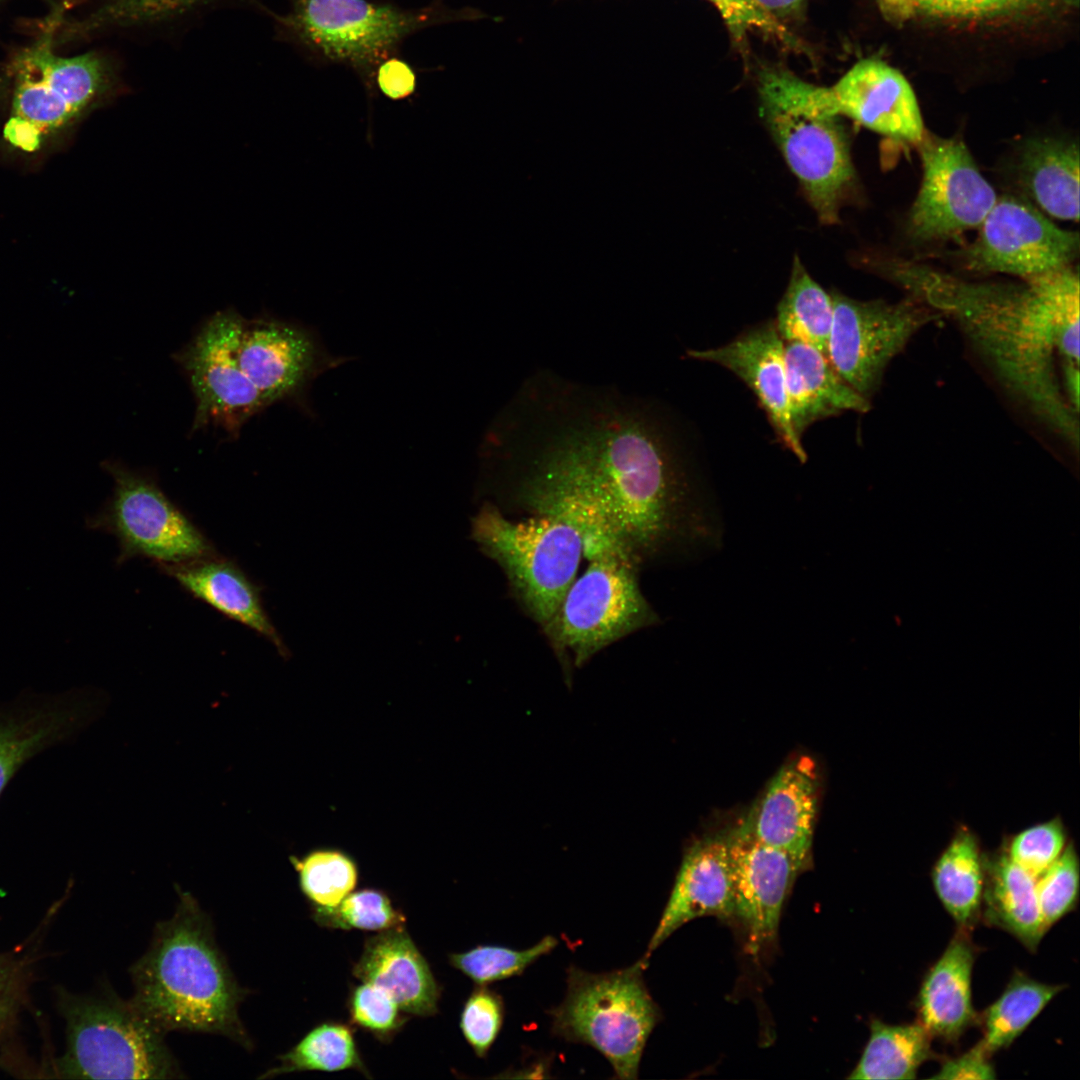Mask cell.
<instances>
[{"label": "cell", "mask_w": 1080, "mask_h": 1080, "mask_svg": "<svg viewBox=\"0 0 1080 1080\" xmlns=\"http://www.w3.org/2000/svg\"><path fill=\"white\" fill-rule=\"evenodd\" d=\"M984 870L981 918L1035 952L1047 932L1037 900L1036 879L1006 853L984 860Z\"/></svg>", "instance_id": "obj_28"}, {"label": "cell", "mask_w": 1080, "mask_h": 1080, "mask_svg": "<svg viewBox=\"0 0 1080 1080\" xmlns=\"http://www.w3.org/2000/svg\"><path fill=\"white\" fill-rule=\"evenodd\" d=\"M575 431L638 566L710 536L683 446L654 405L597 387L579 401Z\"/></svg>", "instance_id": "obj_2"}, {"label": "cell", "mask_w": 1080, "mask_h": 1080, "mask_svg": "<svg viewBox=\"0 0 1080 1080\" xmlns=\"http://www.w3.org/2000/svg\"><path fill=\"white\" fill-rule=\"evenodd\" d=\"M102 467L113 479L112 495L85 524L117 539L118 563L144 557L162 566L215 555L207 537L150 475L114 460Z\"/></svg>", "instance_id": "obj_11"}, {"label": "cell", "mask_w": 1080, "mask_h": 1080, "mask_svg": "<svg viewBox=\"0 0 1080 1080\" xmlns=\"http://www.w3.org/2000/svg\"><path fill=\"white\" fill-rule=\"evenodd\" d=\"M734 891L726 837L697 841L684 855L644 958L685 923L702 916L734 917Z\"/></svg>", "instance_id": "obj_21"}, {"label": "cell", "mask_w": 1080, "mask_h": 1080, "mask_svg": "<svg viewBox=\"0 0 1080 1080\" xmlns=\"http://www.w3.org/2000/svg\"><path fill=\"white\" fill-rule=\"evenodd\" d=\"M1035 888L1044 927L1048 931L1078 903L1079 860L1072 843L1065 846L1061 855L1036 879Z\"/></svg>", "instance_id": "obj_39"}, {"label": "cell", "mask_w": 1080, "mask_h": 1080, "mask_svg": "<svg viewBox=\"0 0 1080 1080\" xmlns=\"http://www.w3.org/2000/svg\"><path fill=\"white\" fill-rule=\"evenodd\" d=\"M830 90L842 116L883 136L917 145L926 131L912 86L882 60L858 61Z\"/></svg>", "instance_id": "obj_20"}, {"label": "cell", "mask_w": 1080, "mask_h": 1080, "mask_svg": "<svg viewBox=\"0 0 1080 1080\" xmlns=\"http://www.w3.org/2000/svg\"><path fill=\"white\" fill-rule=\"evenodd\" d=\"M352 972L361 982L385 991L404 1013L431 1016L438 1012L440 987L403 926L368 937Z\"/></svg>", "instance_id": "obj_23"}, {"label": "cell", "mask_w": 1080, "mask_h": 1080, "mask_svg": "<svg viewBox=\"0 0 1080 1080\" xmlns=\"http://www.w3.org/2000/svg\"><path fill=\"white\" fill-rule=\"evenodd\" d=\"M1064 2H1065V3H1068V4H1070V5H1073V4L1077 5V3H1078V0H1064Z\"/></svg>", "instance_id": "obj_49"}, {"label": "cell", "mask_w": 1080, "mask_h": 1080, "mask_svg": "<svg viewBox=\"0 0 1080 1080\" xmlns=\"http://www.w3.org/2000/svg\"><path fill=\"white\" fill-rule=\"evenodd\" d=\"M785 368L790 420L800 439L816 421L871 408L870 401L838 375L827 356L810 345L785 343Z\"/></svg>", "instance_id": "obj_26"}, {"label": "cell", "mask_w": 1080, "mask_h": 1080, "mask_svg": "<svg viewBox=\"0 0 1080 1080\" xmlns=\"http://www.w3.org/2000/svg\"><path fill=\"white\" fill-rule=\"evenodd\" d=\"M833 300L794 257L789 283L777 305L776 329L784 341L810 345L827 356Z\"/></svg>", "instance_id": "obj_32"}, {"label": "cell", "mask_w": 1080, "mask_h": 1080, "mask_svg": "<svg viewBox=\"0 0 1080 1080\" xmlns=\"http://www.w3.org/2000/svg\"><path fill=\"white\" fill-rule=\"evenodd\" d=\"M687 354L723 366L738 376L755 394L782 445L801 462L806 461L807 454L790 420L785 343L774 321L749 328L724 346L689 350Z\"/></svg>", "instance_id": "obj_19"}, {"label": "cell", "mask_w": 1080, "mask_h": 1080, "mask_svg": "<svg viewBox=\"0 0 1080 1080\" xmlns=\"http://www.w3.org/2000/svg\"><path fill=\"white\" fill-rule=\"evenodd\" d=\"M160 567L192 596L265 637L283 657L288 655L264 608L258 587L233 561L215 554Z\"/></svg>", "instance_id": "obj_25"}, {"label": "cell", "mask_w": 1080, "mask_h": 1080, "mask_svg": "<svg viewBox=\"0 0 1080 1080\" xmlns=\"http://www.w3.org/2000/svg\"><path fill=\"white\" fill-rule=\"evenodd\" d=\"M375 87L390 100L408 99L416 92V71L400 54L388 56L376 68Z\"/></svg>", "instance_id": "obj_44"}, {"label": "cell", "mask_w": 1080, "mask_h": 1080, "mask_svg": "<svg viewBox=\"0 0 1080 1080\" xmlns=\"http://www.w3.org/2000/svg\"><path fill=\"white\" fill-rule=\"evenodd\" d=\"M59 10L44 33L18 50L8 66L12 80L4 138L14 148L35 152L47 139L119 95V65L101 51L71 57L54 51Z\"/></svg>", "instance_id": "obj_6"}, {"label": "cell", "mask_w": 1080, "mask_h": 1080, "mask_svg": "<svg viewBox=\"0 0 1080 1080\" xmlns=\"http://www.w3.org/2000/svg\"><path fill=\"white\" fill-rule=\"evenodd\" d=\"M931 1039L918 1022L891 1025L874 1019L868 1042L848 1079H914L918 1068L935 1057Z\"/></svg>", "instance_id": "obj_31"}, {"label": "cell", "mask_w": 1080, "mask_h": 1080, "mask_svg": "<svg viewBox=\"0 0 1080 1080\" xmlns=\"http://www.w3.org/2000/svg\"><path fill=\"white\" fill-rule=\"evenodd\" d=\"M1023 198L1052 217L1079 219V149L1064 138L1038 136L1020 147L1015 165Z\"/></svg>", "instance_id": "obj_27"}, {"label": "cell", "mask_w": 1080, "mask_h": 1080, "mask_svg": "<svg viewBox=\"0 0 1080 1080\" xmlns=\"http://www.w3.org/2000/svg\"><path fill=\"white\" fill-rule=\"evenodd\" d=\"M471 538L499 565L516 600L543 629L576 578L583 555L578 533L546 516L511 520L485 502L471 520Z\"/></svg>", "instance_id": "obj_8"}, {"label": "cell", "mask_w": 1080, "mask_h": 1080, "mask_svg": "<svg viewBox=\"0 0 1080 1080\" xmlns=\"http://www.w3.org/2000/svg\"><path fill=\"white\" fill-rule=\"evenodd\" d=\"M11 975V967L7 960L0 957V991L8 984Z\"/></svg>", "instance_id": "obj_47"}, {"label": "cell", "mask_w": 1080, "mask_h": 1080, "mask_svg": "<svg viewBox=\"0 0 1080 1080\" xmlns=\"http://www.w3.org/2000/svg\"><path fill=\"white\" fill-rule=\"evenodd\" d=\"M505 1018L500 994L487 985H477L466 999L460 1014V1029L475 1054L484 1058L496 1041Z\"/></svg>", "instance_id": "obj_40"}, {"label": "cell", "mask_w": 1080, "mask_h": 1080, "mask_svg": "<svg viewBox=\"0 0 1080 1080\" xmlns=\"http://www.w3.org/2000/svg\"><path fill=\"white\" fill-rule=\"evenodd\" d=\"M178 893L173 916L157 923L146 953L129 969L134 986L129 1001L163 1034H220L251 1049L238 1013L247 990L219 949L208 914L190 893Z\"/></svg>", "instance_id": "obj_3"}, {"label": "cell", "mask_w": 1080, "mask_h": 1080, "mask_svg": "<svg viewBox=\"0 0 1080 1080\" xmlns=\"http://www.w3.org/2000/svg\"><path fill=\"white\" fill-rule=\"evenodd\" d=\"M917 146L923 178L909 214L911 236L941 241L979 227L998 197L964 142L925 131Z\"/></svg>", "instance_id": "obj_14"}, {"label": "cell", "mask_w": 1080, "mask_h": 1080, "mask_svg": "<svg viewBox=\"0 0 1080 1080\" xmlns=\"http://www.w3.org/2000/svg\"><path fill=\"white\" fill-rule=\"evenodd\" d=\"M833 319L827 358L838 375L871 400L892 360L922 328L943 315L919 298L860 301L831 292Z\"/></svg>", "instance_id": "obj_12"}, {"label": "cell", "mask_w": 1080, "mask_h": 1080, "mask_svg": "<svg viewBox=\"0 0 1080 1080\" xmlns=\"http://www.w3.org/2000/svg\"><path fill=\"white\" fill-rule=\"evenodd\" d=\"M311 910L313 920L330 929L380 932L402 927L406 920L385 892L372 888L352 891L336 906Z\"/></svg>", "instance_id": "obj_38"}, {"label": "cell", "mask_w": 1080, "mask_h": 1080, "mask_svg": "<svg viewBox=\"0 0 1080 1080\" xmlns=\"http://www.w3.org/2000/svg\"><path fill=\"white\" fill-rule=\"evenodd\" d=\"M558 940L551 935L526 949L498 945H478L462 953L449 955L450 964L477 985L520 976L541 957L551 953Z\"/></svg>", "instance_id": "obj_37"}, {"label": "cell", "mask_w": 1080, "mask_h": 1080, "mask_svg": "<svg viewBox=\"0 0 1080 1080\" xmlns=\"http://www.w3.org/2000/svg\"><path fill=\"white\" fill-rule=\"evenodd\" d=\"M223 0H104L87 17L68 23L58 38L74 40L112 29L159 27L191 16Z\"/></svg>", "instance_id": "obj_34"}, {"label": "cell", "mask_w": 1080, "mask_h": 1080, "mask_svg": "<svg viewBox=\"0 0 1080 1080\" xmlns=\"http://www.w3.org/2000/svg\"><path fill=\"white\" fill-rule=\"evenodd\" d=\"M876 3L882 16L895 25L986 26L1048 16L1060 0H876Z\"/></svg>", "instance_id": "obj_29"}, {"label": "cell", "mask_w": 1080, "mask_h": 1080, "mask_svg": "<svg viewBox=\"0 0 1080 1080\" xmlns=\"http://www.w3.org/2000/svg\"><path fill=\"white\" fill-rule=\"evenodd\" d=\"M12 1009V999L5 997L0 1001V1030L3 1027L8 1015Z\"/></svg>", "instance_id": "obj_48"}, {"label": "cell", "mask_w": 1080, "mask_h": 1080, "mask_svg": "<svg viewBox=\"0 0 1080 1080\" xmlns=\"http://www.w3.org/2000/svg\"><path fill=\"white\" fill-rule=\"evenodd\" d=\"M1066 834L1058 819L1031 826L1011 840L1007 856L1037 879L1063 852Z\"/></svg>", "instance_id": "obj_42"}, {"label": "cell", "mask_w": 1080, "mask_h": 1080, "mask_svg": "<svg viewBox=\"0 0 1080 1080\" xmlns=\"http://www.w3.org/2000/svg\"><path fill=\"white\" fill-rule=\"evenodd\" d=\"M984 857L978 841L967 829L959 830L937 859L932 883L943 907L961 929H971L981 918Z\"/></svg>", "instance_id": "obj_30"}, {"label": "cell", "mask_w": 1080, "mask_h": 1080, "mask_svg": "<svg viewBox=\"0 0 1080 1080\" xmlns=\"http://www.w3.org/2000/svg\"><path fill=\"white\" fill-rule=\"evenodd\" d=\"M298 884L312 906L333 907L357 885L359 869L354 858L338 848H316L291 856Z\"/></svg>", "instance_id": "obj_36"}, {"label": "cell", "mask_w": 1080, "mask_h": 1080, "mask_svg": "<svg viewBox=\"0 0 1080 1080\" xmlns=\"http://www.w3.org/2000/svg\"><path fill=\"white\" fill-rule=\"evenodd\" d=\"M964 251L966 268L1027 279L1071 266L1079 253L1077 232L1054 224L1021 196L1003 195Z\"/></svg>", "instance_id": "obj_15"}, {"label": "cell", "mask_w": 1080, "mask_h": 1080, "mask_svg": "<svg viewBox=\"0 0 1080 1080\" xmlns=\"http://www.w3.org/2000/svg\"><path fill=\"white\" fill-rule=\"evenodd\" d=\"M707 1L719 11L735 38L741 39L748 30H760L791 48H802L798 39L781 21L762 10L752 0Z\"/></svg>", "instance_id": "obj_43"}, {"label": "cell", "mask_w": 1080, "mask_h": 1080, "mask_svg": "<svg viewBox=\"0 0 1080 1080\" xmlns=\"http://www.w3.org/2000/svg\"><path fill=\"white\" fill-rule=\"evenodd\" d=\"M238 357L266 407L304 402L317 377L346 361L331 354L311 329L274 318L245 319Z\"/></svg>", "instance_id": "obj_16"}, {"label": "cell", "mask_w": 1080, "mask_h": 1080, "mask_svg": "<svg viewBox=\"0 0 1080 1080\" xmlns=\"http://www.w3.org/2000/svg\"><path fill=\"white\" fill-rule=\"evenodd\" d=\"M244 323L233 309L219 311L176 353L195 397L193 432L213 424L236 437L253 415L266 408L239 361Z\"/></svg>", "instance_id": "obj_13"}, {"label": "cell", "mask_w": 1080, "mask_h": 1080, "mask_svg": "<svg viewBox=\"0 0 1080 1080\" xmlns=\"http://www.w3.org/2000/svg\"><path fill=\"white\" fill-rule=\"evenodd\" d=\"M757 88L761 117L806 199L821 223H837L856 173L830 87L768 68Z\"/></svg>", "instance_id": "obj_5"}, {"label": "cell", "mask_w": 1080, "mask_h": 1080, "mask_svg": "<svg viewBox=\"0 0 1080 1080\" xmlns=\"http://www.w3.org/2000/svg\"><path fill=\"white\" fill-rule=\"evenodd\" d=\"M67 1048L60 1063L66 1077L83 1079H178L184 1074L164 1035L112 992L65 1001Z\"/></svg>", "instance_id": "obj_9"}, {"label": "cell", "mask_w": 1080, "mask_h": 1080, "mask_svg": "<svg viewBox=\"0 0 1080 1080\" xmlns=\"http://www.w3.org/2000/svg\"><path fill=\"white\" fill-rule=\"evenodd\" d=\"M817 802L814 764L800 758L777 772L742 824L756 839L787 853L804 867L810 857Z\"/></svg>", "instance_id": "obj_22"}, {"label": "cell", "mask_w": 1080, "mask_h": 1080, "mask_svg": "<svg viewBox=\"0 0 1080 1080\" xmlns=\"http://www.w3.org/2000/svg\"><path fill=\"white\" fill-rule=\"evenodd\" d=\"M1065 988L1038 982L1015 971L1000 997L978 1015L981 1043L992 1055L1009 1047L1045 1006Z\"/></svg>", "instance_id": "obj_33"}, {"label": "cell", "mask_w": 1080, "mask_h": 1080, "mask_svg": "<svg viewBox=\"0 0 1080 1080\" xmlns=\"http://www.w3.org/2000/svg\"><path fill=\"white\" fill-rule=\"evenodd\" d=\"M353 987L348 998L351 1024L388 1041L401 1029L407 1018L396 1002L381 988L362 982Z\"/></svg>", "instance_id": "obj_41"}, {"label": "cell", "mask_w": 1080, "mask_h": 1080, "mask_svg": "<svg viewBox=\"0 0 1080 1080\" xmlns=\"http://www.w3.org/2000/svg\"><path fill=\"white\" fill-rule=\"evenodd\" d=\"M735 913L743 923L751 954L777 935L782 908L802 870L787 853L756 839L741 824L727 837Z\"/></svg>", "instance_id": "obj_17"}, {"label": "cell", "mask_w": 1080, "mask_h": 1080, "mask_svg": "<svg viewBox=\"0 0 1080 1080\" xmlns=\"http://www.w3.org/2000/svg\"><path fill=\"white\" fill-rule=\"evenodd\" d=\"M0 1H2V0H0ZM45 1H48L50 4L56 3V0H45Z\"/></svg>", "instance_id": "obj_50"}, {"label": "cell", "mask_w": 1080, "mask_h": 1080, "mask_svg": "<svg viewBox=\"0 0 1080 1080\" xmlns=\"http://www.w3.org/2000/svg\"><path fill=\"white\" fill-rule=\"evenodd\" d=\"M647 963L642 957L603 973L570 966L563 1001L547 1011L554 1036L596 1049L621 1080L638 1078L646 1043L661 1017L643 978Z\"/></svg>", "instance_id": "obj_7"}, {"label": "cell", "mask_w": 1080, "mask_h": 1080, "mask_svg": "<svg viewBox=\"0 0 1080 1080\" xmlns=\"http://www.w3.org/2000/svg\"><path fill=\"white\" fill-rule=\"evenodd\" d=\"M286 14L263 7L275 23L278 39L296 48L318 66L343 65L362 82L369 101L377 95L375 71L404 40L418 31L459 21L470 15L444 0L405 9L382 0H289Z\"/></svg>", "instance_id": "obj_4"}, {"label": "cell", "mask_w": 1080, "mask_h": 1080, "mask_svg": "<svg viewBox=\"0 0 1080 1080\" xmlns=\"http://www.w3.org/2000/svg\"><path fill=\"white\" fill-rule=\"evenodd\" d=\"M895 279L951 317L1007 395L1078 448L1079 277L1072 265L1022 284L971 283L921 268Z\"/></svg>", "instance_id": "obj_1"}, {"label": "cell", "mask_w": 1080, "mask_h": 1080, "mask_svg": "<svg viewBox=\"0 0 1080 1080\" xmlns=\"http://www.w3.org/2000/svg\"><path fill=\"white\" fill-rule=\"evenodd\" d=\"M94 704L88 691L73 689L24 695L0 707V796L26 762L77 733Z\"/></svg>", "instance_id": "obj_18"}, {"label": "cell", "mask_w": 1080, "mask_h": 1080, "mask_svg": "<svg viewBox=\"0 0 1080 1080\" xmlns=\"http://www.w3.org/2000/svg\"><path fill=\"white\" fill-rule=\"evenodd\" d=\"M991 1055L983 1044L978 1042L969 1051L958 1057L946 1060L934 1079H981L996 1078V1072L990 1061Z\"/></svg>", "instance_id": "obj_45"}, {"label": "cell", "mask_w": 1080, "mask_h": 1080, "mask_svg": "<svg viewBox=\"0 0 1080 1080\" xmlns=\"http://www.w3.org/2000/svg\"><path fill=\"white\" fill-rule=\"evenodd\" d=\"M637 569L617 559L589 561L542 629L561 660L579 667L605 647L658 621L640 589Z\"/></svg>", "instance_id": "obj_10"}, {"label": "cell", "mask_w": 1080, "mask_h": 1080, "mask_svg": "<svg viewBox=\"0 0 1080 1080\" xmlns=\"http://www.w3.org/2000/svg\"><path fill=\"white\" fill-rule=\"evenodd\" d=\"M762 10L781 21L783 18L797 17L802 12L806 0H752Z\"/></svg>", "instance_id": "obj_46"}, {"label": "cell", "mask_w": 1080, "mask_h": 1080, "mask_svg": "<svg viewBox=\"0 0 1080 1080\" xmlns=\"http://www.w3.org/2000/svg\"><path fill=\"white\" fill-rule=\"evenodd\" d=\"M278 1060V1065L259 1078L292 1072H335L346 1069H356L369 1077L351 1027L340 1022L327 1021L315 1026Z\"/></svg>", "instance_id": "obj_35"}, {"label": "cell", "mask_w": 1080, "mask_h": 1080, "mask_svg": "<svg viewBox=\"0 0 1080 1080\" xmlns=\"http://www.w3.org/2000/svg\"><path fill=\"white\" fill-rule=\"evenodd\" d=\"M976 949L968 930L959 928L927 971L915 1001L918 1023L933 1038L955 1043L978 1023L972 1005L971 976Z\"/></svg>", "instance_id": "obj_24"}]
</instances>
